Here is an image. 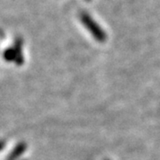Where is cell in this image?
<instances>
[{"instance_id":"cell-6","label":"cell","mask_w":160,"mask_h":160,"mask_svg":"<svg viewBox=\"0 0 160 160\" xmlns=\"http://www.w3.org/2000/svg\"><path fill=\"white\" fill-rule=\"evenodd\" d=\"M106 160H108V159H106Z\"/></svg>"},{"instance_id":"cell-4","label":"cell","mask_w":160,"mask_h":160,"mask_svg":"<svg viewBox=\"0 0 160 160\" xmlns=\"http://www.w3.org/2000/svg\"><path fill=\"white\" fill-rule=\"evenodd\" d=\"M4 58L7 62H15L16 60V52L14 48H9L7 49L4 53Z\"/></svg>"},{"instance_id":"cell-2","label":"cell","mask_w":160,"mask_h":160,"mask_svg":"<svg viewBox=\"0 0 160 160\" xmlns=\"http://www.w3.org/2000/svg\"><path fill=\"white\" fill-rule=\"evenodd\" d=\"M27 144L25 142H20L14 147V149L11 151V153L7 156L6 160H16L26 151Z\"/></svg>"},{"instance_id":"cell-5","label":"cell","mask_w":160,"mask_h":160,"mask_svg":"<svg viewBox=\"0 0 160 160\" xmlns=\"http://www.w3.org/2000/svg\"><path fill=\"white\" fill-rule=\"evenodd\" d=\"M5 145H6L5 142H3V141H0V150H2V149L5 148Z\"/></svg>"},{"instance_id":"cell-1","label":"cell","mask_w":160,"mask_h":160,"mask_svg":"<svg viewBox=\"0 0 160 160\" xmlns=\"http://www.w3.org/2000/svg\"><path fill=\"white\" fill-rule=\"evenodd\" d=\"M79 18L81 22L84 24L86 29L90 32V34L94 38V39L100 43H103L106 41L107 35L105 33V31L99 26V24L88 13L81 12L79 14Z\"/></svg>"},{"instance_id":"cell-3","label":"cell","mask_w":160,"mask_h":160,"mask_svg":"<svg viewBox=\"0 0 160 160\" xmlns=\"http://www.w3.org/2000/svg\"><path fill=\"white\" fill-rule=\"evenodd\" d=\"M22 40L21 38H17L14 43V50L16 52V60L15 62L18 65H22L24 62V58L22 55Z\"/></svg>"}]
</instances>
